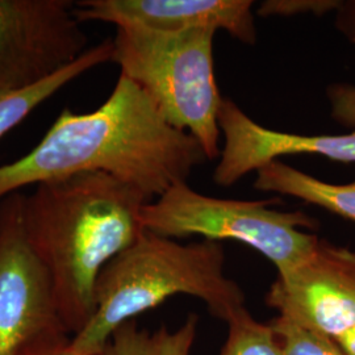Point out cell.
<instances>
[{
  "mask_svg": "<svg viewBox=\"0 0 355 355\" xmlns=\"http://www.w3.org/2000/svg\"><path fill=\"white\" fill-rule=\"evenodd\" d=\"M208 161L191 135L171 127L137 83L119 76L89 114L64 110L23 158L0 166V200L16 191L80 173H104L152 203Z\"/></svg>",
  "mask_w": 355,
  "mask_h": 355,
  "instance_id": "cell-1",
  "label": "cell"
},
{
  "mask_svg": "<svg viewBox=\"0 0 355 355\" xmlns=\"http://www.w3.org/2000/svg\"><path fill=\"white\" fill-rule=\"evenodd\" d=\"M149 202L104 173H80L38 183L26 196V239L48 270L64 327L76 336L95 312L99 274L140 237Z\"/></svg>",
  "mask_w": 355,
  "mask_h": 355,
  "instance_id": "cell-2",
  "label": "cell"
},
{
  "mask_svg": "<svg viewBox=\"0 0 355 355\" xmlns=\"http://www.w3.org/2000/svg\"><path fill=\"white\" fill-rule=\"evenodd\" d=\"M174 295L200 299L212 316L225 322L246 309L245 292L225 274L221 242L183 245L144 229L99 274L95 312L70 347L79 354H101L119 327Z\"/></svg>",
  "mask_w": 355,
  "mask_h": 355,
  "instance_id": "cell-3",
  "label": "cell"
},
{
  "mask_svg": "<svg viewBox=\"0 0 355 355\" xmlns=\"http://www.w3.org/2000/svg\"><path fill=\"white\" fill-rule=\"evenodd\" d=\"M216 29L162 33L117 28L112 62L157 105L171 127L191 135L208 161L220 157L218 114L224 98L217 87Z\"/></svg>",
  "mask_w": 355,
  "mask_h": 355,
  "instance_id": "cell-4",
  "label": "cell"
},
{
  "mask_svg": "<svg viewBox=\"0 0 355 355\" xmlns=\"http://www.w3.org/2000/svg\"><path fill=\"white\" fill-rule=\"evenodd\" d=\"M268 200H232L207 196L179 183L157 202L141 208L142 228L167 239L202 236L209 241L242 242L259 252L283 275L300 265L316 248L320 239L304 229L318 221L302 211L282 212Z\"/></svg>",
  "mask_w": 355,
  "mask_h": 355,
  "instance_id": "cell-5",
  "label": "cell"
},
{
  "mask_svg": "<svg viewBox=\"0 0 355 355\" xmlns=\"http://www.w3.org/2000/svg\"><path fill=\"white\" fill-rule=\"evenodd\" d=\"M24 199L16 191L0 200V355H57L73 337L26 239Z\"/></svg>",
  "mask_w": 355,
  "mask_h": 355,
  "instance_id": "cell-6",
  "label": "cell"
},
{
  "mask_svg": "<svg viewBox=\"0 0 355 355\" xmlns=\"http://www.w3.org/2000/svg\"><path fill=\"white\" fill-rule=\"evenodd\" d=\"M70 0H0V95L48 80L89 51Z\"/></svg>",
  "mask_w": 355,
  "mask_h": 355,
  "instance_id": "cell-7",
  "label": "cell"
},
{
  "mask_svg": "<svg viewBox=\"0 0 355 355\" xmlns=\"http://www.w3.org/2000/svg\"><path fill=\"white\" fill-rule=\"evenodd\" d=\"M265 303L278 316L337 340L355 327V250L320 239L300 265L277 275Z\"/></svg>",
  "mask_w": 355,
  "mask_h": 355,
  "instance_id": "cell-8",
  "label": "cell"
},
{
  "mask_svg": "<svg viewBox=\"0 0 355 355\" xmlns=\"http://www.w3.org/2000/svg\"><path fill=\"white\" fill-rule=\"evenodd\" d=\"M218 127L224 139L214 182L230 187L240 179L284 155H321L355 164V129L345 135H299L258 124L232 99L224 98Z\"/></svg>",
  "mask_w": 355,
  "mask_h": 355,
  "instance_id": "cell-9",
  "label": "cell"
},
{
  "mask_svg": "<svg viewBox=\"0 0 355 355\" xmlns=\"http://www.w3.org/2000/svg\"><path fill=\"white\" fill-rule=\"evenodd\" d=\"M252 0H83L76 3L80 23L174 33L196 28L225 31L242 44L257 42Z\"/></svg>",
  "mask_w": 355,
  "mask_h": 355,
  "instance_id": "cell-10",
  "label": "cell"
},
{
  "mask_svg": "<svg viewBox=\"0 0 355 355\" xmlns=\"http://www.w3.org/2000/svg\"><path fill=\"white\" fill-rule=\"evenodd\" d=\"M257 191L292 196L334 215L355 221V180L329 183L275 159L255 171Z\"/></svg>",
  "mask_w": 355,
  "mask_h": 355,
  "instance_id": "cell-11",
  "label": "cell"
},
{
  "mask_svg": "<svg viewBox=\"0 0 355 355\" xmlns=\"http://www.w3.org/2000/svg\"><path fill=\"white\" fill-rule=\"evenodd\" d=\"M114 55V40L108 38L99 45L89 48L76 64L69 66L58 74L49 78L32 89L0 95V139L11 129L19 125L26 116L33 112L40 104L49 99L64 85L74 80L76 76L91 69L112 61Z\"/></svg>",
  "mask_w": 355,
  "mask_h": 355,
  "instance_id": "cell-12",
  "label": "cell"
},
{
  "mask_svg": "<svg viewBox=\"0 0 355 355\" xmlns=\"http://www.w3.org/2000/svg\"><path fill=\"white\" fill-rule=\"evenodd\" d=\"M198 318L190 315L178 329H141L130 320L114 330L99 355H190L196 338Z\"/></svg>",
  "mask_w": 355,
  "mask_h": 355,
  "instance_id": "cell-13",
  "label": "cell"
},
{
  "mask_svg": "<svg viewBox=\"0 0 355 355\" xmlns=\"http://www.w3.org/2000/svg\"><path fill=\"white\" fill-rule=\"evenodd\" d=\"M228 338L220 355H280L279 343L270 324L246 309L229 320Z\"/></svg>",
  "mask_w": 355,
  "mask_h": 355,
  "instance_id": "cell-14",
  "label": "cell"
},
{
  "mask_svg": "<svg viewBox=\"0 0 355 355\" xmlns=\"http://www.w3.org/2000/svg\"><path fill=\"white\" fill-rule=\"evenodd\" d=\"M268 324L279 343L280 355H346L334 338L288 318L277 316Z\"/></svg>",
  "mask_w": 355,
  "mask_h": 355,
  "instance_id": "cell-15",
  "label": "cell"
},
{
  "mask_svg": "<svg viewBox=\"0 0 355 355\" xmlns=\"http://www.w3.org/2000/svg\"><path fill=\"white\" fill-rule=\"evenodd\" d=\"M340 4V0H270L263 1L257 13L262 17L268 16H295L299 13L325 15L334 12Z\"/></svg>",
  "mask_w": 355,
  "mask_h": 355,
  "instance_id": "cell-16",
  "label": "cell"
},
{
  "mask_svg": "<svg viewBox=\"0 0 355 355\" xmlns=\"http://www.w3.org/2000/svg\"><path fill=\"white\" fill-rule=\"evenodd\" d=\"M331 119L343 128L355 129V86L334 83L327 89Z\"/></svg>",
  "mask_w": 355,
  "mask_h": 355,
  "instance_id": "cell-17",
  "label": "cell"
},
{
  "mask_svg": "<svg viewBox=\"0 0 355 355\" xmlns=\"http://www.w3.org/2000/svg\"><path fill=\"white\" fill-rule=\"evenodd\" d=\"M334 12V26L355 46V0H340Z\"/></svg>",
  "mask_w": 355,
  "mask_h": 355,
  "instance_id": "cell-18",
  "label": "cell"
},
{
  "mask_svg": "<svg viewBox=\"0 0 355 355\" xmlns=\"http://www.w3.org/2000/svg\"><path fill=\"white\" fill-rule=\"evenodd\" d=\"M336 341L340 345L345 354L355 355V327L338 337Z\"/></svg>",
  "mask_w": 355,
  "mask_h": 355,
  "instance_id": "cell-19",
  "label": "cell"
},
{
  "mask_svg": "<svg viewBox=\"0 0 355 355\" xmlns=\"http://www.w3.org/2000/svg\"><path fill=\"white\" fill-rule=\"evenodd\" d=\"M57 355H83V354H79V353H76V352H74L71 347H70V345L67 346V347H64V350H61L60 353Z\"/></svg>",
  "mask_w": 355,
  "mask_h": 355,
  "instance_id": "cell-20",
  "label": "cell"
}]
</instances>
